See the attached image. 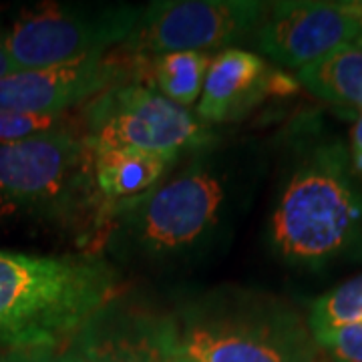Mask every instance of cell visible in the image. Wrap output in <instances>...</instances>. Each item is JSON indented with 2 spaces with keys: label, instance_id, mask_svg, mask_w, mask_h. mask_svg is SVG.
Wrapping results in <instances>:
<instances>
[{
  "label": "cell",
  "instance_id": "obj_6",
  "mask_svg": "<svg viewBox=\"0 0 362 362\" xmlns=\"http://www.w3.org/2000/svg\"><path fill=\"white\" fill-rule=\"evenodd\" d=\"M85 147L137 149L181 159L216 143L209 125L139 81L117 85L85 109Z\"/></svg>",
  "mask_w": 362,
  "mask_h": 362
},
{
  "label": "cell",
  "instance_id": "obj_21",
  "mask_svg": "<svg viewBox=\"0 0 362 362\" xmlns=\"http://www.w3.org/2000/svg\"><path fill=\"white\" fill-rule=\"evenodd\" d=\"M338 6L342 8V13L356 23L362 33V0H342V2H338Z\"/></svg>",
  "mask_w": 362,
  "mask_h": 362
},
{
  "label": "cell",
  "instance_id": "obj_14",
  "mask_svg": "<svg viewBox=\"0 0 362 362\" xmlns=\"http://www.w3.org/2000/svg\"><path fill=\"white\" fill-rule=\"evenodd\" d=\"M298 81L328 103L362 109V49L344 45L298 69Z\"/></svg>",
  "mask_w": 362,
  "mask_h": 362
},
{
  "label": "cell",
  "instance_id": "obj_10",
  "mask_svg": "<svg viewBox=\"0 0 362 362\" xmlns=\"http://www.w3.org/2000/svg\"><path fill=\"white\" fill-rule=\"evenodd\" d=\"M137 81L133 69L115 57L16 71L0 78V111L25 115H63L117 85Z\"/></svg>",
  "mask_w": 362,
  "mask_h": 362
},
{
  "label": "cell",
  "instance_id": "obj_17",
  "mask_svg": "<svg viewBox=\"0 0 362 362\" xmlns=\"http://www.w3.org/2000/svg\"><path fill=\"white\" fill-rule=\"evenodd\" d=\"M59 129H66L65 115H25L0 111V143L18 141Z\"/></svg>",
  "mask_w": 362,
  "mask_h": 362
},
{
  "label": "cell",
  "instance_id": "obj_12",
  "mask_svg": "<svg viewBox=\"0 0 362 362\" xmlns=\"http://www.w3.org/2000/svg\"><path fill=\"white\" fill-rule=\"evenodd\" d=\"M270 66L256 52L226 49L207 69L197 119L206 125L226 123L250 111L266 99V77Z\"/></svg>",
  "mask_w": 362,
  "mask_h": 362
},
{
  "label": "cell",
  "instance_id": "obj_4",
  "mask_svg": "<svg viewBox=\"0 0 362 362\" xmlns=\"http://www.w3.org/2000/svg\"><path fill=\"white\" fill-rule=\"evenodd\" d=\"M171 316L177 350L197 362H306L318 350L298 312L254 292H214Z\"/></svg>",
  "mask_w": 362,
  "mask_h": 362
},
{
  "label": "cell",
  "instance_id": "obj_2",
  "mask_svg": "<svg viewBox=\"0 0 362 362\" xmlns=\"http://www.w3.org/2000/svg\"><path fill=\"white\" fill-rule=\"evenodd\" d=\"M117 284V272L95 256L0 252V349L65 346Z\"/></svg>",
  "mask_w": 362,
  "mask_h": 362
},
{
  "label": "cell",
  "instance_id": "obj_20",
  "mask_svg": "<svg viewBox=\"0 0 362 362\" xmlns=\"http://www.w3.org/2000/svg\"><path fill=\"white\" fill-rule=\"evenodd\" d=\"M350 163L354 171L362 173V115L352 127V143H350Z\"/></svg>",
  "mask_w": 362,
  "mask_h": 362
},
{
  "label": "cell",
  "instance_id": "obj_23",
  "mask_svg": "<svg viewBox=\"0 0 362 362\" xmlns=\"http://www.w3.org/2000/svg\"><path fill=\"white\" fill-rule=\"evenodd\" d=\"M306 362H332V361H330V358H328L326 354H322V352H320V349H318Z\"/></svg>",
  "mask_w": 362,
  "mask_h": 362
},
{
  "label": "cell",
  "instance_id": "obj_5",
  "mask_svg": "<svg viewBox=\"0 0 362 362\" xmlns=\"http://www.w3.org/2000/svg\"><path fill=\"white\" fill-rule=\"evenodd\" d=\"M139 14V6L119 2L40 4L4 33V49L14 73L97 59L125 45Z\"/></svg>",
  "mask_w": 362,
  "mask_h": 362
},
{
  "label": "cell",
  "instance_id": "obj_24",
  "mask_svg": "<svg viewBox=\"0 0 362 362\" xmlns=\"http://www.w3.org/2000/svg\"><path fill=\"white\" fill-rule=\"evenodd\" d=\"M0 362H13V350L0 349Z\"/></svg>",
  "mask_w": 362,
  "mask_h": 362
},
{
  "label": "cell",
  "instance_id": "obj_25",
  "mask_svg": "<svg viewBox=\"0 0 362 362\" xmlns=\"http://www.w3.org/2000/svg\"><path fill=\"white\" fill-rule=\"evenodd\" d=\"M173 362H197V361H194L192 356H187V354H183V352H180V350H177V354H175Z\"/></svg>",
  "mask_w": 362,
  "mask_h": 362
},
{
  "label": "cell",
  "instance_id": "obj_18",
  "mask_svg": "<svg viewBox=\"0 0 362 362\" xmlns=\"http://www.w3.org/2000/svg\"><path fill=\"white\" fill-rule=\"evenodd\" d=\"M314 342L332 362H362V322L324 334Z\"/></svg>",
  "mask_w": 362,
  "mask_h": 362
},
{
  "label": "cell",
  "instance_id": "obj_9",
  "mask_svg": "<svg viewBox=\"0 0 362 362\" xmlns=\"http://www.w3.org/2000/svg\"><path fill=\"white\" fill-rule=\"evenodd\" d=\"M361 35L356 23L342 13L338 2L282 0L268 2L252 42L272 61L302 69L314 61L352 45Z\"/></svg>",
  "mask_w": 362,
  "mask_h": 362
},
{
  "label": "cell",
  "instance_id": "obj_22",
  "mask_svg": "<svg viewBox=\"0 0 362 362\" xmlns=\"http://www.w3.org/2000/svg\"><path fill=\"white\" fill-rule=\"evenodd\" d=\"M11 73H14V69L8 61L6 49H4V33H0V78L11 75Z\"/></svg>",
  "mask_w": 362,
  "mask_h": 362
},
{
  "label": "cell",
  "instance_id": "obj_1",
  "mask_svg": "<svg viewBox=\"0 0 362 362\" xmlns=\"http://www.w3.org/2000/svg\"><path fill=\"white\" fill-rule=\"evenodd\" d=\"M254 149L216 143L141 197L105 209L109 252L147 266H187L220 250L254 189Z\"/></svg>",
  "mask_w": 362,
  "mask_h": 362
},
{
  "label": "cell",
  "instance_id": "obj_13",
  "mask_svg": "<svg viewBox=\"0 0 362 362\" xmlns=\"http://www.w3.org/2000/svg\"><path fill=\"white\" fill-rule=\"evenodd\" d=\"M90 180L95 192L111 202L125 204L151 192L175 168L180 159L137 149H99L89 151Z\"/></svg>",
  "mask_w": 362,
  "mask_h": 362
},
{
  "label": "cell",
  "instance_id": "obj_19",
  "mask_svg": "<svg viewBox=\"0 0 362 362\" xmlns=\"http://www.w3.org/2000/svg\"><path fill=\"white\" fill-rule=\"evenodd\" d=\"M13 362H78V356L69 342L54 349L13 350Z\"/></svg>",
  "mask_w": 362,
  "mask_h": 362
},
{
  "label": "cell",
  "instance_id": "obj_11",
  "mask_svg": "<svg viewBox=\"0 0 362 362\" xmlns=\"http://www.w3.org/2000/svg\"><path fill=\"white\" fill-rule=\"evenodd\" d=\"M78 362H173L177 338L171 314L111 298L71 340Z\"/></svg>",
  "mask_w": 362,
  "mask_h": 362
},
{
  "label": "cell",
  "instance_id": "obj_16",
  "mask_svg": "<svg viewBox=\"0 0 362 362\" xmlns=\"http://www.w3.org/2000/svg\"><path fill=\"white\" fill-rule=\"evenodd\" d=\"M358 322H362V274L318 298L308 316L314 340Z\"/></svg>",
  "mask_w": 362,
  "mask_h": 362
},
{
  "label": "cell",
  "instance_id": "obj_26",
  "mask_svg": "<svg viewBox=\"0 0 362 362\" xmlns=\"http://www.w3.org/2000/svg\"><path fill=\"white\" fill-rule=\"evenodd\" d=\"M352 45H356L358 49H362V33H361V35H358V37H356V40H354Z\"/></svg>",
  "mask_w": 362,
  "mask_h": 362
},
{
  "label": "cell",
  "instance_id": "obj_8",
  "mask_svg": "<svg viewBox=\"0 0 362 362\" xmlns=\"http://www.w3.org/2000/svg\"><path fill=\"white\" fill-rule=\"evenodd\" d=\"M268 2L159 0L141 8L125 49L133 57L206 52L252 35Z\"/></svg>",
  "mask_w": 362,
  "mask_h": 362
},
{
  "label": "cell",
  "instance_id": "obj_3",
  "mask_svg": "<svg viewBox=\"0 0 362 362\" xmlns=\"http://www.w3.org/2000/svg\"><path fill=\"white\" fill-rule=\"evenodd\" d=\"M270 242L286 264L312 270L361 246L362 194L342 143L298 149L272 209Z\"/></svg>",
  "mask_w": 362,
  "mask_h": 362
},
{
  "label": "cell",
  "instance_id": "obj_15",
  "mask_svg": "<svg viewBox=\"0 0 362 362\" xmlns=\"http://www.w3.org/2000/svg\"><path fill=\"white\" fill-rule=\"evenodd\" d=\"M211 59L207 52H168L153 63V85L171 103L187 109L194 105L206 83Z\"/></svg>",
  "mask_w": 362,
  "mask_h": 362
},
{
  "label": "cell",
  "instance_id": "obj_7",
  "mask_svg": "<svg viewBox=\"0 0 362 362\" xmlns=\"http://www.w3.org/2000/svg\"><path fill=\"white\" fill-rule=\"evenodd\" d=\"M90 185L89 149L69 129L0 143V221L73 206Z\"/></svg>",
  "mask_w": 362,
  "mask_h": 362
}]
</instances>
